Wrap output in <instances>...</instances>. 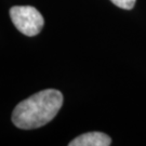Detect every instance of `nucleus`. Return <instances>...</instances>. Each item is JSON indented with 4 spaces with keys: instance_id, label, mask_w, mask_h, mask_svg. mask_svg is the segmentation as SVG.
<instances>
[{
    "instance_id": "nucleus-1",
    "label": "nucleus",
    "mask_w": 146,
    "mask_h": 146,
    "mask_svg": "<svg viewBox=\"0 0 146 146\" xmlns=\"http://www.w3.org/2000/svg\"><path fill=\"white\" fill-rule=\"evenodd\" d=\"M62 105L63 94L58 90H42L16 105L12 122L23 130L40 128L56 116Z\"/></svg>"
},
{
    "instance_id": "nucleus-2",
    "label": "nucleus",
    "mask_w": 146,
    "mask_h": 146,
    "mask_svg": "<svg viewBox=\"0 0 146 146\" xmlns=\"http://www.w3.org/2000/svg\"><path fill=\"white\" fill-rule=\"evenodd\" d=\"M14 26L25 36L34 37L41 31L44 20L41 13L31 5H15L10 9Z\"/></svg>"
},
{
    "instance_id": "nucleus-3",
    "label": "nucleus",
    "mask_w": 146,
    "mask_h": 146,
    "mask_svg": "<svg viewBox=\"0 0 146 146\" xmlns=\"http://www.w3.org/2000/svg\"><path fill=\"white\" fill-rule=\"evenodd\" d=\"M111 139L103 132H88L77 136L69 146H110Z\"/></svg>"
},
{
    "instance_id": "nucleus-4",
    "label": "nucleus",
    "mask_w": 146,
    "mask_h": 146,
    "mask_svg": "<svg viewBox=\"0 0 146 146\" xmlns=\"http://www.w3.org/2000/svg\"><path fill=\"white\" fill-rule=\"evenodd\" d=\"M110 1L115 5L119 7L121 9H125V10L133 9V7L136 2V0H110Z\"/></svg>"
}]
</instances>
